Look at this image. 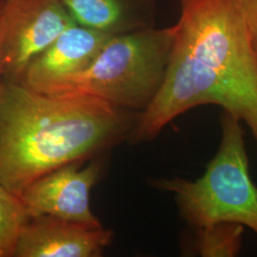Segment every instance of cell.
Listing matches in <instances>:
<instances>
[{
  "mask_svg": "<svg viewBox=\"0 0 257 257\" xmlns=\"http://www.w3.org/2000/svg\"><path fill=\"white\" fill-rule=\"evenodd\" d=\"M163 83L128 140L151 141L202 105L247 124L257 148V53L236 0H181Z\"/></svg>",
  "mask_w": 257,
  "mask_h": 257,
  "instance_id": "6da1fadb",
  "label": "cell"
},
{
  "mask_svg": "<svg viewBox=\"0 0 257 257\" xmlns=\"http://www.w3.org/2000/svg\"><path fill=\"white\" fill-rule=\"evenodd\" d=\"M139 112L89 95H51L19 82L0 92V183L20 196L37 178L128 139Z\"/></svg>",
  "mask_w": 257,
  "mask_h": 257,
  "instance_id": "7a4b0ae2",
  "label": "cell"
},
{
  "mask_svg": "<svg viewBox=\"0 0 257 257\" xmlns=\"http://www.w3.org/2000/svg\"><path fill=\"white\" fill-rule=\"evenodd\" d=\"M175 31L174 25L113 36L87 69L42 93L89 95L116 108L140 112L163 83Z\"/></svg>",
  "mask_w": 257,
  "mask_h": 257,
  "instance_id": "3957f363",
  "label": "cell"
},
{
  "mask_svg": "<svg viewBox=\"0 0 257 257\" xmlns=\"http://www.w3.org/2000/svg\"><path fill=\"white\" fill-rule=\"evenodd\" d=\"M217 153L202 176L155 178L151 185L172 193L181 218L195 230L218 222H234L257 234V187L249 174L242 121L223 111Z\"/></svg>",
  "mask_w": 257,
  "mask_h": 257,
  "instance_id": "277c9868",
  "label": "cell"
},
{
  "mask_svg": "<svg viewBox=\"0 0 257 257\" xmlns=\"http://www.w3.org/2000/svg\"><path fill=\"white\" fill-rule=\"evenodd\" d=\"M2 73L19 82L31 60L76 25L61 0H2Z\"/></svg>",
  "mask_w": 257,
  "mask_h": 257,
  "instance_id": "5b68a950",
  "label": "cell"
},
{
  "mask_svg": "<svg viewBox=\"0 0 257 257\" xmlns=\"http://www.w3.org/2000/svg\"><path fill=\"white\" fill-rule=\"evenodd\" d=\"M81 161L62 166L37 178L20 194L30 218L48 215L59 219L102 227L90 205L92 187L101 175L99 161L81 167Z\"/></svg>",
  "mask_w": 257,
  "mask_h": 257,
  "instance_id": "8992f818",
  "label": "cell"
},
{
  "mask_svg": "<svg viewBox=\"0 0 257 257\" xmlns=\"http://www.w3.org/2000/svg\"><path fill=\"white\" fill-rule=\"evenodd\" d=\"M112 230L42 215L30 218L19 233L14 257L101 256Z\"/></svg>",
  "mask_w": 257,
  "mask_h": 257,
  "instance_id": "52a82bcc",
  "label": "cell"
},
{
  "mask_svg": "<svg viewBox=\"0 0 257 257\" xmlns=\"http://www.w3.org/2000/svg\"><path fill=\"white\" fill-rule=\"evenodd\" d=\"M112 37L77 24L69 28L31 60L19 82L36 92H47L87 69Z\"/></svg>",
  "mask_w": 257,
  "mask_h": 257,
  "instance_id": "ba28073f",
  "label": "cell"
},
{
  "mask_svg": "<svg viewBox=\"0 0 257 257\" xmlns=\"http://www.w3.org/2000/svg\"><path fill=\"white\" fill-rule=\"evenodd\" d=\"M74 22L111 36L154 27L156 0H61Z\"/></svg>",
  "mask_w": 257,
  "mask_h": 257,
  "instance_id": "9c48e42d",
  "label": "cell"
},
{
  "mask_svg": "<svg viewBox=\"0 0 257 257\" xmlns=\"http://www.w3.org/2000/svg\"><path fill=\"white\" fill-rule=\"evenodd\" d=\"M244 232V226L238 223H214L193 230L191 248L199 256H237L242 248Z\"/></svg>",
  "mask_w": 257,
  "mask_h": 257,
  "instance_id": "30bf717a",
  "label": "cell"
},
{
  "mask_svg": "<svg viewBox=\"0 0 257 257\" xmlns=\"http://www.w3.org/2000/svg\"><path fill=\"white\" fill-rule=\"evenodd\" d=\"M29 220L20 197L0 183V257H14L19 233Z\"/></svg>",
  "mask_w": 257,
  "mask_h": 257,
  "instance_id": "8fae6325",
  "label": "cell"
},
{
  "mask_svg": "<svg viewBox=\"0 0 257 257\" xmlns=\"http://www.w3.org/2000/svg\"><path fill=\"white\" fill-rule=\"evenodd\" d=\"M257 53V0H236Z\"/></svg>",
  "mask_w": 257,
  "mask_h": 257,
  "instance_id": "7c38bea8",
  "label": "cell"
},
{
  "mask_svg": "<svg viewBox=\"0 0 257 257\" xmlns=\"http://www.w3.org/2000/svg\"><path fill=\"white\" fill-rule=\"evenodd\" d=\"M1 7H2V0H0V92H1L3 84H4L3 73H2V22H1Z\"/></svg>",
  "mask_w": 257,
  "mask_h": 257,
  "instance_id": "4fadbf2b",
  "label": "cell"
}]
</instances>
